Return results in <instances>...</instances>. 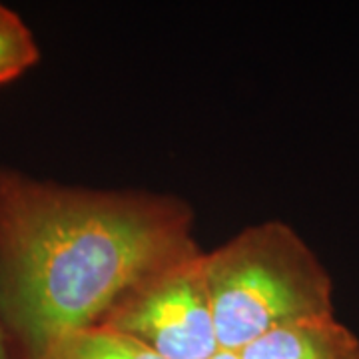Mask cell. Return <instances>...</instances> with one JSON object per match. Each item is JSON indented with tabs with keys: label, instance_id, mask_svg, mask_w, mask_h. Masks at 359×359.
Instances as JSON below:
<instances>
[{
	"label": "cell",
	"instance_id": "6da1fadb",
	"mask_svg": "<svg viewBox=\"0 0 359 359\" xmlns=\"http://www.w3.org/2000/svg\"><path fill=\"white\" fill-rule=\"evenodd\" d=\"M196 250L194 210L180 196L0 164V327L20 359L100 323L144 278Z\"/></svg>",
	"mask_w": 359,
	"mask_h": 359
},
{
	"label": "cell",
	"instance_id": "5b68a950",
	"mask_svg": "<svg viewBox=\"0 0 359 359\" xmlns=\"http://www.w3.org/2000/svg\"><path fill=\"white\" fill-rule=\"evenodd\" d=\"M25 359H162L128 335L102 323L52 339L39 353Z\"/></svg>",
	"mask_w": 359,
	"mask_h": 359
},
{
	"label": "cell",
	"instance_id": "277c9868",
	"mask_svg": "<svg viewBox=\"0 0 359 359\" xmlns=\"http://www.w3.org/2000/svg\"><path fill=\"white\" fill-rule=\"evenodd\" d=\"M238 359H359V337L335 313L290 321L236 353Z\"/></svg>",
	"mask_w": 359,
	"mask_h": 359
},
{
	"label": "cell",
	"instance_id": "ba28073f",
	"mask_svg": "<svg viewBox=\"0 0 359 359\" xmlns=\"http://www.w3.org/2000/svg\"><path fill=\"white\" fill-rule=\"evenodd\" d=\"M212 359H238L236 358V353H228V351H218L216 355Z\"/></svg>",
	"mask_w": 359,
	"mask_h": 359
},
{
	"label": "cell",
	"instance_id": "7a4b0ae2",
	"mask_svg": "<svg viewBox=\"0 0 359 359\" xmlns=\"http://www.w3.org/2000/svg\"><path fill=\"white\" fill-rule=\"evenodd\" d=\"M219 351L238 353L290 321L334 313V280L318 254L280 219L238 231L202 256Z\"/></svg>",
	"mask_w": 359,
	"mask_h": 359
},
{
	"label": "cell",
	"instance_id": "52a82bcc",
	"mask_svg": "<svg viewBox=\"0 0 359 359\" xmlns=\"http://www.w3.org/2000/svg\"><path fill=\"white\" fill-rule=\"evenodd\" d=\"M0 359H8V339L0 327Z\"/></svg>",
	"mask_w": 359,
	"mask_h": 359
},
{
	"label": "cell",
	"instance_id": "8992f818",
	"mask_svg": "<svg viewBox=\"0 0 359 359\" xmlns=\"http://www.w3.org/2000/svg\"><path fill=\"white\" fill-rule=\"evenodd\" d=\"M40 58L42 52L32 28L14 8L0 2V88L25 76Z\"/></svg>",
	"mask_w": 359,
	"mask_h": 359
},
{
	"label": "cell",
	"instance_id": "3957f363",
	"mask_svg": "<svg viewBox=\"0 0 359 359\" xmlns=\"http://www.w3.org/2000/svg\"><path fill=\"white\" fill-rule=\"evenodd\" d=\"M202 256L200 248L150 273L100 323L136 339L162 359H212L219 344Z\"/></svg>",
	"mask_w": 359,
	"mask_h": 359
}]
</instances>
